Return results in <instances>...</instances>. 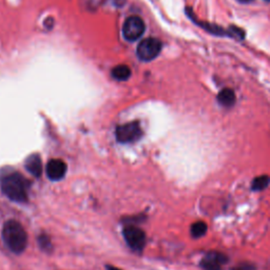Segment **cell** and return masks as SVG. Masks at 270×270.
<instances>
[{"mask_svg":"<svg viewBox=\"0 0 270 270\" xmlns=\"http://www.w3.org/2000/svg\"><path fill=\"white\" fill-rule=\"evenodd\" d=\"M269 184H270V177L268 175H261L253 179L251 184V189L253 191H261L266 189L269 186Z\"/></svg>","mask_w":270,"mask_h":270,"instance_id":"cell-12","label":"cell"},{"mask_svg":"<svg viewBox=\"0 0 270 270\" xmlns=\"http://www.w3.org/2000/svg\"><path fill=\"white\" fill-rule=\"evenodd\" d=\"M141 135H143V131H141L140 125L137 122L119 126L117 129V138L120 143L123 144L134 143L141 137Z\"/></svg>","mask_w":270,"mask_h":270,"instance_id":"cell-5","label":"cell"},{"mask_svg":"<svg viewBox=\"0 0 270 270\" xmlns=\"http://www.w3.org/2000/svg\"><path fill=\"white\" fill-rule=\"evenodd\" d=\"M25 169H27L32 175L40 177L43 172V162L40 154H32L29 156L24 163Z\"/></svg>","mask_w":270,"mask_h":270,"instance_id":"cell-9","label":"cell"},{"mask_svg":"<svg viewBox=\"0 0 270 270\" xmlns=\"http://www.w3.org/2000/svg\"><path fill=\"white\" fill-rule=\"evenodd\" d=\"M3 238L7 247L14 253H21L27 247V233L17 221L11 220L4 225Z\"/></svg>","mask_w":270,"mask_h":270,"instance_id":"cell-1","label":"cell"},{"mask_svg":"<svg viewBox=\"0 0 270 270\" xmlns=\"http://www.w3.org/2000/svg\"><path fill=\"white\" fill-rule=\"evenodd\" d=\"M239 2H241V3H244V4H248V3H251L252 0H239Z\"/></svg>","mask_w":270,"mask_h":270,"instance_id":"cell-17","label":"cell"},{"mask_svg":"<svg viewBox=\"0 0 270 270\" xmlns=\"http://www.w3.org/2000/svg\"><path fill=\"white\" fill-rule=\"evenodd\" d=\"M266 2H270V0H266Z\"/></svg>","mask_w":270,"mask_h":270,"instance_id":"cell-18","label":"cell"},{"mask_svg":"<svg viewBox=\"0 0 270 270\" xmlns=\"http://www.w3.org/2000/svg\"><path fill=\"white\" fill-rule=\"evenodd\" d=\"M124 238L129 247L137 252H140L146 245V235L136 226H127L124 229Z\"/></svg>","mask_w":270,"mask_h":270,"instance_id":"cell-6","label":"cell"},{"mask_svg":"<svg viewBox=\"0 0 270 270\" xmlns=\"http://www.w3.org/2000/svg\"><path fill=\"white\" fill-rule=\"evenodd\" d=\"M228 261L227 256L218 251H210L206 254L202 262L201 266L204 270H222V266Z\"/></svg>","mask_w":270,"mask_h":270,"instance_id":"cell-7","label":"cell"},{"mask_svg":"<svg viewBox=\"0 0 270 270\" xmlns=\"http://www.w3.org/2000/svg\"><path fill=\"white\" fill-rule=\"evenodd\" d=\"M67 173V165L61 160H51L47 165V175L52 181H60Z\"/></svg>","mask_w":270,"mask_h":270,"instance_id":"cell-8","label":"cell"},{"mask_svg":"<svg viewBox=\"0 0 270 270\" xmlns=\"http://www.w3.org/2000/svg\"><path fill=\"white\" fill-rule=\"evenodd\" d=\"M130 76H131V70L129 69V67L128 66L121 65V66L115 67L112 70V77L117 81L125 82L127 80H129Z\"/></svg>","mask_w":270,"mask_h":270,"instance_id":"cell-11","label":"cell"},{"mask_svg":"<svg viewBox=\"0 0 270 270\" xmlns=\"http://www.w3.org/2000/svg\"><path fill=\"white\" fill-rule=\"evenodd\" d=\"M145 30L144 20L138 16H131L127 18L124 23L123 35L128 42H135L144 34Z\"/></svg>","mask_w":270,"mask_h":270,"instance_id":"cell-4","label":"cell"},{"mask_svg":"<svg viewBox=\"0 0 270 270\" xmlns=\"http://www.w3.org/2000/svg\"><path fill=\"white\" fill-rule=\"evenodd\" d=\"M231 270H255V266L251 263H240L236 265Z\"/></svg>","mask_w":270,"mask_h":270,"instance_id":"cell-15","label":"cell"},{"mask_svg":"<svg viewBox=\"0 0 270 270\" xmlns=\"http://www.w3.org/2000/svg\"><path fill=\"white\" fill-rule=\"evenodd\" d=\"M38 244H40V247L46 251V252H50L52 251V243H51L50 238L47 235H41L38 237Z\"/></svg>","mask_w":270,"mask_h":270,"instance_id":"cell-14","label":"cell"},{"mask_svg":"<svg viewBox=\"0 0 270 270\" xmlns=\"http://www.w3.org/2000/svg\"><path fill=\"white\" fill-rule=\"evenodd\" d=\"M162 51V43L157 38H146L137 46V57L143 61H151L157 58Z\"/></svg>","mask_w":270,"mask_h":270,"instance_id":"cell-3","label":"cell"},{"mask_svg":"<svg viewBox=\"0 0 270 270\" xmlns=\"http://www.w3.org/2000/svg\"><path fill=\"white\" fill-rule=\"evenodd\" d=\"M29 183L19 173H10L2 181V189L4 194L12 201L17 203L28 202Z\"/></svg>","mask_w":270,"mask_h":270,"instance_id":"cell-2","label":"cell"},{"mask_svg":"<svg viewBox=\"0 0 270 270\" xmlns=\"http://www.w3.org/2000/svg\"><path fill=\"white\" fill-rule=\"evenodd\" d=\"M190 231H191V236L194 238L196 239L202 238L203 236L206 235V233H207V225H206V223L204 222H197L191 226Z\"/></svg>","mask_w":270,"mask_h":270,"instance_id":"cell-13","label":"cell"},{"mask_svg":"<svg viewBox=\"0 0 270 270\" xmlns=\"http://www.w3.org/2000/svg\"><path fill=\"white\" fill-rule=\"evenodd\" d=\"M217 100L224 107H231L236 102V94L231 89H223L217 95Z\"/></svg>","mask_w":270,"mask_h":270,"instance_id":"cell-10","label":"cell"},{"mask_svg":"<svg viewBox=\"0 0 270 270\" xmlns=\"http://www.w3.org/2000/svg\"><path fill=\"white\" fill-rule=\"evenodd\" d=\"M107 270H122V269H120V268H118V267H115V266H110V265H108V266H107Z\"/></svg>","mask_w":270,"mask_h":270,"instance_id":"cell-16","label":"cell"}]
</instances>
